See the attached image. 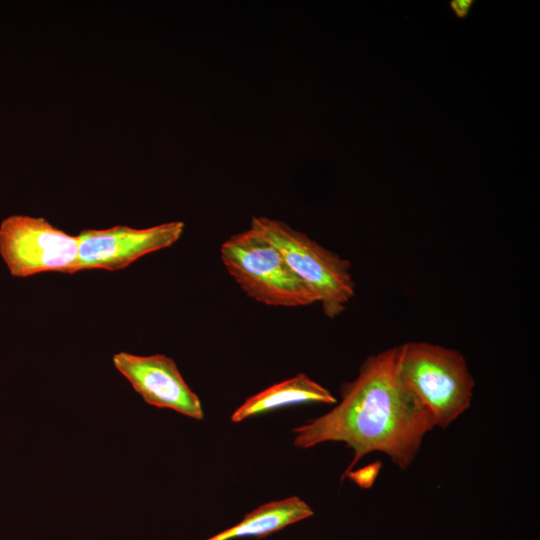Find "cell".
Here are the masks:
<instances>
[{"instance_id":"cell-1","label":"cell","mask_w":540,"mask_h":540,"mask_svg":"<svg viewBox=\"0 0 540 540\" xmlns=\"http://www.w3.org/2000/svg\"><path fill=\"white\" fill-rule=\"evenodd\" d=\"M341 401L328 413L293 429V444L309 448L343 442L354 457L343 476L366 454L378 451L405 470L424 436L435 426L431 414L411 394L398 371V347L369 356L358 376L341 385Z\"/></svg>"},{"instance_id":"cell-2","label":"cell","mask_w":540,"mask_h":540,"mask_svg":"<svg viewBox=\"0 0 540 540\" xmlns=\"http://www.w3.org/2000/svg\"><path fill=\"white\" fill-rule=\"evenodd\" d=\"M398 371L411 394L447 428L470 406L474 380L462 354L427 342L398 346Z\"/></svg>"},{"instance_id":"cell-3","label":"cell","mask_w":540,"mask_h":540,"mask_svg":"<svg viewBox=\"0 0 540 540\" xmlns=\"http://www.w3.org/2000/svg\"><path fill=\"white\" fill-rule=\"evenodd\" d=\"M220 256L235 282L257 302L276 307H301L318 302L279 249L252 228L224 241Z\"/></svg>"},{"instance_id":"cell-4","label":"cell","mask_w":540,"mask_h":540,"mask_svg":"<svg viewBox=\"0 0 540 540\" xmlns=\"http://www.w3.org/2000/svg\"><path fill=\"white\" fill-rule=\"evenodd\" d=\"M250 228L279 249L294 274L314 293L326 317L336 318L345 311L355 294L348 260L280 220L253 217Z\"/></svg>"},{"instance_id":"cell-5","label":"cell","mask_w":540,"mask_h":540,"mask_svg":"<svg viewBox=\"0 0 540 540\" xmlns=\"http://www.w3.org/2000/svg\"><path fill=\"white\" fill-rule=\"evenodd\" d=\"M0 255L14 277L43 272L73 274L78 238L42 217L11 215L0 224Z\"/></svg>"},{"instance_id":"cell-6","label":"cell","mask_w":540,"mask_h":540,"mask_svg":"<svg viewBox=\"0 0 540 540\" xmlns=\"http://www.w3.org/2000/svg\"><path fill=\"white\" fill-rule=\"evenodd\" d=\"M184 231L182 221H171L137 229L117 225L107 229H85L78 235L75 273L82 270H121L137 259L170 247Z\"/></svg>"},{"instance_id":"cell-7","label":"cell","mask_w":540,"mask_h":540,"mask_svg":"<svg viewBox=\"0 0 540 540\" xmlns=\"http://www.w3.org/2000/svg\"><path fill=\"white\" fill-rule=\"evenodd\" d=\"M112 360L147 404L172 409L196 420L203 418L199 397L187 385L172 358L163 354L140 356L119 352Z\"/></svg>"},{"instance_id":"cell-8","label":"cell","mask_w":540,"mask_h":540,"mask_svg":"<svg viewBox=\"0 0 540 540\" xmlns=\"http://www.w3.org/2000/svg\"><path fill=\"white\" fill-rule=\"evenodd\" d=\"M316 402L333 404L336 398L331 392L306 374L276 383L249 397L231 415V421L239 423L249 417L288 405Z\"/></svg>"},{"instance_id":"cell-9","label":"cell","mask_w":540,"mask_h":540,"mask_svg":"<svg viewBox=\"0 0 540 540\" xmlns=\"http://www.w3.org/2000/svg\"><path fill=\"white\" fill-rule=\"evenodd\" d=\"M312 515L311 507L304 500L298 496H290L259 506L246 514L238 524L206 540H232L241 537L264 538Z\"/></svg>"},{"instance_id":"cell-10","label":"cell","mask_w":540,"mask_h":540,"mask_svg":"<svg viewBox=\"0 0 540 540\" xmlns=\"http://www.w3.org/2000/svg\"><path fill=\"white\" fill-rule=\"evenodd\" d=\"M380 468L381 462L377 461L356 472H349L347 475L361 488H370L374 483Z\"/></svg>"},{"instance_id":"cell-11","label":"cell","mask_w":540,"mask_h":540,"mask_svg":"<svg viewBox=\"0 0 540 540\" xmlns=\"http://www.w3.org/2000/svg\"><path fill=\"white\" fill-rule=\"evenodd\" d=\"M473 4L474 0H452L449 6L458 19H464L468 16Z\"/></svg>"}]
</instances>
